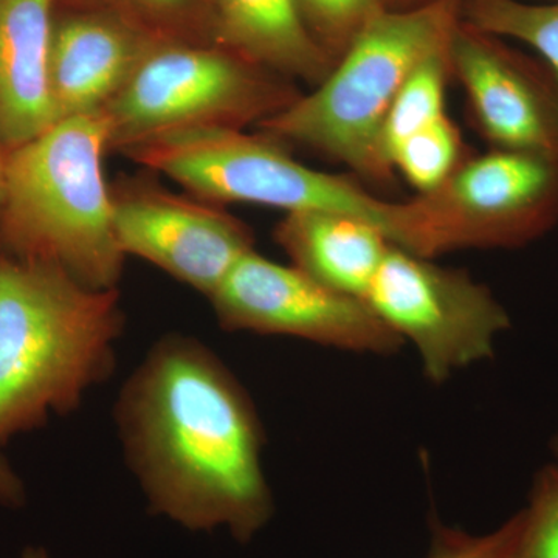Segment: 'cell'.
<instances>
[{
  "label": "cell",
  "mask_w": 558,
  "mask_h": 558,
  "mask_svg": "<svg viewBox=\"0 0 558 558\" xmlns=\"http://www.w3.org/2000/svg\"><path fill=\"white\" fill-rule=\"evenodd\" d=\"M124 461L150 512L248 543L275 505L263 422L247 389L196 337L161 336L113 405Z\"/></svg>",
  "instance_id": "1"
},
{
  "label": "cell",
  "mask_w": 558,
  "mask_h": 558,
  "mask_svg": "<svg viewBox=\"0 0 558 558\" xmlns=\"http://www.w3.org/2000/svg\"><path fill=\"white\" fill-rule=\"evenodd\" d=\"M124 325L119 289L0 258V447L78 410L112 377Z\"/></svg>",
  "instance_id": "2"
},
{
  "label": "cell",
  "mask_w": 558,
  "mask_h": 558,
  "mask_svg": "<svg viewBox=\"0 0 558 558\" xmlns=\"http://www.w3.org/2000/svg\"><path fill=\"white\" fill-rule=\"evenodd\" d=\"M105 113L68 117L5 159L2 213L17 259L64 270L86 288L119 289L128 256L113 227Z\"/></svg>",
  "instance_id": "3"
},
{
  "label": "cell",
  "mask_w": 558,
  "mask_h": 558,
  "mask_svg": "<svg viewBox=\"0 0 558 558\" xmlns=\"http://www.w3.org/2000/svg\"><path fill=\"white\" fill-rule=\"evenodd\" d=\"M121 154L209 204H258L286 213L322 209L373 223L396 247L436 258L422 202L377 199L354 179L300 163L286 143L230 128H196L135 143Z\"/></svg>",
  "instance_id": "4"
},
{
  "label": "cell",
  "mask_w": 558,
  "mask_h": 558,
  "mask_svg": "<svg viewBox=\"0 0 558 558\" xmlns=\"http://www.w3.org/2000/svg\"><path fill=\"white\" fill-rule=\"evenodd\" d=\"M464 0L387 10L371 21L310 95L258 124V132L341 161L360 178L395 179L384 130L400 89L427 58L449 49Z\"/></svg>",
  "instance_id": "5"
},
{
  "label": "cell",
  "mask_w": 558,
  "mask_h": 558,
  "mask_svg": "<svg viewBox=\"0 0 558 558\" xmlns=\"http://www.w3.org/2000/svg\"><path fill=\"white\" fill-rule=\"evenodd\" d=\"M300 97L292 80L218 44L157 40L102 113L121 153L175 131L258 126Z\"/></svg>",
  "instance_id": "6"
},
{
  "label": "cell",
  "mask_w": 558,
  "mask_h": 558,
  "mask_svg": "<svg viewBox=\"0 0 558 558\" xmlns=\"http://www.w3.org/2000/svg\"><path fill=\"white\" fill-rule=\"evenodd\" d=\"M365 301L396 336L414 344L433 384L492 357L498 333L510 328L508 312L486 286L396 245Z\"/></svg>",
  "instance_id": "7"
},
{
  "label": "cell",
  "mask_w": 558,
  "mask_h": 558,
  "mask_svg": "<svg viewBox=\"0 0 558 558\" xmlns=\"http://www.w3.org/2000/svg\"><path fill=\"white\" fill-rule=\"evenodd\" d=\"M417 197L438 255L524 247L558 222V160L494 149L465 159L442 185Z\"/></svg>",
  "instance_id": "8"
},
{
  "label": "cell",
  "mask_w": 558,
  "mask_h": 558,
  "mask_svg": "<svg viewBox=\"0 0 558 558\" xmlns=\"http://www.w3.org/2000/svg\"><path fill=\"white\" fill-rule=\"evenodd\" d=\"M219 326L231 332L295 337L373 354H391L403 340L365 300L322 284L296 267L253 250L208 299Z\"/></svg>",
  "instance_id": "9"
},
{
  "label": "cell",
  "mask_w": 558,
  "mask_h": 558,
  "mask_svg": "<svg viewBox=\"0 0 558 558\" xmlns=\"http://www.w3.org/2000/svg\"><path fill=\"white\" fill-rule=\"evenodd\" d=\"M113 227L126 256H137L209 299L255 250L252 230L218 205L175 194L148 174L110 185Z\"/></svg>",
  "instance_id": "10"
},
{
  "label": "cell",
  "mask_w": 558,
  "mask_h": 558,
  "mask_svg": "<svg viewBox=\"0 0 558 558\" xmlns=\"http://www.w3.org/2000/svg\"><path fill=\"white\" fill-rule=\"evenodd\" d=\"M449 54L472 119L495 149L558 160V81L546 62L510 49L462 17Z\"/></svg>",
  "instance_id": "11"
},
{
  "label": "cell",
  "mask_w": 558,
  "mask_h": 558,
  "mask_svg": "<svg viewBox=\"0 0 558 558\" xmlns=\"http://www.w3.org/2000/svg\"><path fill=\"white\" fill-rule=\"evenodd\" d=\"M157 40L117 14L90 7L54 21L50 86L58 120L108 108Z\"/></svg>",
  "instance_id": "12"
},
{
  "label": "cell",
  "mask_w": 558,
  "mask_h": 558,
  "mask_svg": "<svg viewBox=\"0 0 558 558\" xmlns=\"http://www.w3.org/2000/svg\"><path fill=\"white\" fill-rule=\"evenodd\" d=\"M54 0H0V143L10 149L57 123L50 86Z\"/></svg>",
  "instance_id": "13"
},
{
  "label": "cell",
  "mask_w": 558,
  "mask_h": 558,
  "mask_svg": "<svg viewBox=\"0 0 558 558\" xmlns=\"http://www.w3.org/2000/svg\"><path fill=\"white\" fill-rule=\"evenodd\" d=\"M275 241L296 267L348 295L365 300L391 242L373 223L344 213H286Z\"/></svg>",
  "instance_id": "14"
},
{
  "label": "cell",
  "mask_w": 558,
  "mask_h": 558,
  "mask_svg": "<svg viewBox=\"0 0 558 558\" xmlns=\"http://www.w3.org/2000/svg\"><path fill=\"white\" fill-rule=\"evenodd\" d=\"M213 39L245 60L318 86L336 62L318 46L299 0H209Z\"/></svg>",
  "instance_id": "15"
},
{
  "label": "cell",
  "mask_w": 558,
  "mask_h": 558,
  "mask_svg": "<svg viewBox=\"0 0 558 558\" xmlns=\"http://www.w3.org/2000/svg\"><path fill=\"white\" fill-rule=\"evenodd\" d=\"M462 20L499 38L527 44L542 54L558 81V3L532 5L521 0H464Z\"/></svg>",
  "instance_id": "16"
},
{
  "label": "cell",
  "mask_w": 558,
  "mask_h": 558,
  "mask_svg": "<svg viewBox=\"0 0 558 558\" xmlns=\"http://www.w3.org/2000/svg\"><path fill=\"white\" fill-rule=\"evenodd\" d=\"M450 75L449 49L432 54L411 73L385 123L384 149L388 161L389 153L400 142L447 116L446 90Z\"/></svg>",
  "instance_id": "17"
},
{
  "label": "cell",
  "mask_w": 558,
  "mask_h": 558,
  "mask_svg": "<svg viewBox=\"0 0 558 558\" xmlns=\"http://www.w3.org/2000/svg\"><path fill=\"white\" fill-rule=\"evenodd\" d=\"M80 5L117 14L159 40L215 44L209 0H81Z\"/></svg>",
  "instance_id": "18"
},
{
  "label": "cell",
  "mask_w": 558,
  "mask_h": 558,
  "mask_svg": "<svg viewBox=\"0 0 558 558\" xmlns=\"http://www.w3.org/2000/svg\"><path fill=\"white\" fill-rule=\"evenodd\" d=\"M461 132L449 116L414 132L389 153L392 170L402 172L418 194L438 189L464 161Z\"/></svg>",
  "instance_id": "19"
},
{
  "label": "cell",
  "mask_w": 558,
  "mask_h": 558,
  "mask_svg": "<svg viewBox=\"0 0 558 558\" xmlns=\"http://www.w3.org/2000/svg\"><path fill=\"white\" fill-rule=\"evenodd\" d=\"M508 523V539L497 558H558V464L539 470L527 508Z\"/></svg>",
  "instance_id": "20"
},
{
  "label": "cell",
  "mask_w": 558,
  "mask_h": 558,
  "mask_svg": "<svg viewBox=\"0 0 558 558\" xmlns=\"http://www.w3.org/2000/svg\"><path fill=\"white\" fill-rule=\"evenodd\" d=\"M301 16L330 60L337 62L389 0H299Z\"/></svg>",
  "instance_id": "21"
},
{
  "label": "cell",
  "mask_w": 558,
  "mask_h": 558,
  "mask_svg": "<svg viewBox=\"0 0 558 558\" xmlns=\"http://www.w3.org/2000/svg\"><path fill=\"white\" fill-rule=\"evenodd\" d=\"M509 535V524L487 535H470L444 526L438 520L432 523V546L427 558H497Z\"/></svg>",
  "instance_id": "22"
},
{
  "label": "cell",
  "mask_w": 558,
  "mask_h": 558,
  "mask_svg": "<svg viewBox=\"0 0 558 558\" xmlns=\"http://www.w3.org/2000/svg\"><path fill=\"white\" fill-rule=\"evenodd\" d=\"M27 490L20 473L11 465L9 459L0 453V506L20 509L25 505Z\"/></svg>",
  "instance_id": "23"
},
{
  "label": "cell",
  "mask_w": 558,
  "mask_h": 558,
  "mask_svg": "<svg viewBox=\"0 0 558 558\" xmlns=\"http://www.w3.org/2000/svg\"><path fill=\"white\" fill-rule=\"evenodd\" d=\"M432 2V0H389V9H411V7L422 5V3Z\"/></svg>",
  "instance_id": "24"
},
{
  "label": "cell",
  "mask_w": 558,
  "mask_h": 558,
  "mask_svg": "<svg viewBox=\"0 0 558 558\" xmlns=\"http://www.w3.org/2000/svg\"><path fill=\"white\" fill-rule=\"evenodd\" d=\"M20 558H51L47 549L40 548V546H27L22 550Z\"/></svg>",
  "instance_id": "25"
},
{
  "label": "cell",
  "mask_w": 558,
  "mask_h": 558,
  "mask_svg": "<svg viewBox=\"0 0 558 558\" xmlns=\"http://www.w3.org/2000/svg\"><path fill=\"white\" fill-rule=\"evenodd\" d=\"M5 159L2 149H0V208H2L3 201V182H5Z\"/></svg>",
  "instance_id": "26"
},
{
  "label": "cell",
  "mask_w": 558,
  "mask_h": 558,
  "mask_svg": "<svg viewBox=\"0 0 558 558\" xmlns=\"http://www.w3.org/2000/svg\"><path fill=\"white\" fill-rule=\"evenodd\" d=\"M554 451H556L558 458V438L556 439V442H554Z\"/></svg>",
  "instance_id": "27"
}]
</instances>
